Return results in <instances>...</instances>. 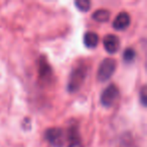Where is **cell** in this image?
I'll return each mask as SVG.
<instances>
[{
    "instance_id": "6da1fadb",
    "label": "cell",
    "mask_w": 147,
    "mask_h": 147,
    "mask_svg": "<svg viewBox=\"0 0 147 147\" xmlns=\"http://www.w3.org/2000/svg\"><path fill=\"white\" fill-rule=\"evenodd\" d=\"M87 74H88V67L86 63H81L75 65L71 71L69 82L67 85V91L69 93L78 92L86 80Z\"/></svg>"
},
{
    "instance_id": "7a4b0ae2",
    "label": "cell",
    "mask_w": 147,
    "mask_h": 147,
    "mask_svg": "<svg viewBox=\"0 0 147 147\" xmlns=\"http://www.w3.org/2000/svg\"><path fill=\"white\" fill-rule=\"evenodd\" d=\"M117 67V63L112 57H107L103 59L100 63L97 73V79L100 82H106L114 75Z\"/></svg>"
},
{
    "instance_id": "3957f363",
    "label": "cell",
    "mask_w": 147,
    "mask_h": 147,
    "mask_svg": "<svg viewBox=\"0 0 147 147\" xmlns=\"http://www.w3.org/2000/svg\"><path fill=\"white\" fill-rule=\"evenodd\" d=\"M45 137L53 147H63L67 140V133L61 128H49Z\"/></svg>"
},
{
    "instance_id": "277c9868",
    "label": "cell",
    "mask_w": 147,
    "mask_h": 147,
    "mask_svg": "<svg viewBox=\"0 0 147 147\" xmlns=\"http://www.w3.org/2000/svg\"><path fill=\"white\" fill-rule=\"evenodd\" d=\"M119 96H120V92L119 89L116 85L111 84L105 89L101 94V104L104 107H112L116 104V102L118 101Z\"/></svg>"
},
{
    "instance_id": "5b68a950",
    "label": "cell",
    "mask_w": 147,
    "mask_h": 147,
    "mask_svg": "<svg viewBox=\"0 0 147 147\" xmlns=\"http://www.w3.org/2000/svg\"><path fill=\"white\" fill-rule=\"evenodd\" d=\"M38 75L39 79L41 82L43 83H49L51 81V77H53V71H51V67L47 59L45 57H41L39 59V65H38Z\"/></svg>"
},
{
    "instance_id": "8992f818",
    "label": "cell",
    "mask_w": 147,
    "mask_h": 147,
    "mask_svg": "<svg viewBox=\"0 0 147 147\" xmlns=\"http://www.w3.org/2000/svg\"><path fill=\"white\" fill-rule=\"evenodd\" d=\"M131 23V17L129 15V13L122 11V12L118 13L117 16L115 17L114 21H113V27L116 30H125L129 27Z\"/></svg>"
},
{
    "instance_id": "52a82bcc",
    "label": "cell",
    "mask_w": 147,
    "mask_h": 147,
    "mask_svg": "<svg viewBox=\"0 0 147 147\" xmlns=\"http://www.w3.org/2000/svg\"><path fill=\"white\" fill-rule=\"evenodd\" d=\"M103 45L107 53L113 55L117 53L120 47V39L115 34H107L103 39Z\"/></svg>"
},
{
    "instance_id": "ba28073f",
    "label": "cell",
    "mask_w": 147,
    "mask_h": 147,
    "mask_svg": "<svg viewBox=\"0 0 147 147\" xmlns=\"http://www.w3.org/2000/svg\"><path fill=\"white\" fill-rule=\"evenodd\" d=\"M67 138L69 140V145L67 147H84L81 141L80 135H79L78 129L73 127L67 133Z\"/></svg>"
},
{
    "instance_id": "9c48e42d",
    "label": "cell",
    "mask_w": 147,
    "mask_h": 147,
    "mask_svg": "<svg viewBox=\"0 0 147 147\" xmlns=\"http://www.w3.org/2000/svg\"><path fill=\"white\" fill-rule=\"evenodd\" d=\"M99 43V35L94 31H88L84 35V45L89 49H94Z\"/></svg>"
},
{
    "instance_id": "30bf717a",
    "label": "cell",
    "mask_w": 147,
    "mask_h": 147,
    "mask_svg": "<svg viewBox=\"0 0 147 147\" xmlns=\"http://www.w3.org/2000/svg\"><path fill=\"white\" fill-rule=\"evenodd\" d=\"M110 18V12L107 9H98L93 13V19L97 22H107Z\"/></svg>"
},
{
    "instance_id": "8fae6325",
    "label": "cell",
    "mask_w": 147,
    "mask_h": 147,
    "mask_svg": "<svg viewBox=\"0 0 147 147\" xmlns=\"http://www.w3.org/2000/svg\"><path fill=\"white\" fill-rule=\"evenodd\" d=\"M75 5L78 8V10L82 11V12H87L90 10L92 4L89 0H77V1H75Z\"/></svg>"
},
{
    "instance_id": "7c38bea8",
    "label": "cell",
    "mask_w": 147,
    "mask_h": 147,
    "mask_svg": "<svg viewBox=\"0 0 147 147\" xmlns=\"http://www.w3.org/2000/svg\"><path fill=\"white\" fill-rule=\"evenodd\" d=\"M135 57H136V53L132 47H127L126 49L123 53V59H124L125 63H130L134 61Z\"/></svg>"
},
{
    "instance_id": "4fadbf2b",
    "label": "cell",
    "mask_w": 147,
    "mask_h": 147,
    "mask_svg": "<svg viewBox=\"0 0 147 147\" xmlns=\"http://www.w3.org/2000/svg\"><path fill=\"white\" fill-rule=\"evenodd\" d=\"M121 147H136L135 144L133 143V139L130 135L128 136H124L122 138V142H121Z\"/></svg>"
},
{
    "instance_id": "5bb4252c",
    "label": "cell",
    "mask_w": 147,
    "mask_h": 147,
    "mask_svg": "<svg viewBox=\"0 0 147 147\" xmlns=\"http://www.w3.org/2000/svg\"><path fill=\"white\" fill-rule=\"evenodd\" d=\"M139 96H140V102L142 104V106H146L147 103V98H146V88L144 86L141 88L140 92H139Z\"/></svg>"
}]
</instances>
